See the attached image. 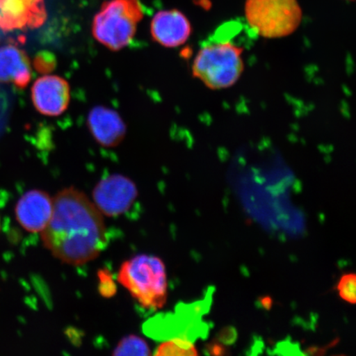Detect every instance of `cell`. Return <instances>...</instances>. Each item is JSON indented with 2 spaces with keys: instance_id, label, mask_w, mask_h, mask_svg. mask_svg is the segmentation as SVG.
<instances>
[{
  "instance_id": "cell-3",
  "label": "cell",
  "mask_w": 356,
  "mask_h": 356,
  "mask_svg": "<svg viewBox=\"0 0 356 356\" xmlns=\"http://www.w3.org/2000/svg\"><path fill=\"white\" fill-rule=\"evenodd\" d=\"M244 49L231 42L210 43L195 56L191 73L211 90L233 87L244 71Z\"/></svg>"
},
{
  "instance_id": "cell-2",
  "label": "cell",
  "mask_w": 356,
  "mask_h": 356,
  "mask_svg": "<svg viewBox=\"0 0 356 356\" xmlns=\"http://www.w3.org/2000/svg\"><path fill=\"white\" fill-rule=\"evenodd\" d=\"M118 280L142 308L158 310L168 300L166 266L159 257L140 254L120 266Z\"/></svg>"
},
{
  "instance_id": "cell-5",
  "label": "cell",
  "mask_w": 356,
  "mask_h": 356,
  "mask_svg": "<svg viewBox=\"0 0 356 356\" xmlns=\"http://www.w3.org/2000/svg\"><path fill=\"white\" fill-rule=\"evenodd\" d=\"M244 12L251 29L266 39L291 35L302 19L298 0H246Z\"/></svg>"
},
{
  "instance_id": "cell-17",
  "label": "cell",
  "mask_w": 356,
  "mask_h": 356,
  "mask_svg": "<svg viewBox=\"0 0 356 356\" xmlns=\"http://www.w3.org/2000/svg\"><path fill=\"white\" fill-rule=\"evenodd\" d=\"M99 279V292L105 298L113 297L117 292V286L108 270H100L97 273Z\"/></svg>"
},
{
  "instance_id": "cell-10",
  "label": "cell",
  "mask_w": 356,
  "mask_h": 356,
  "mask_svg": "<svg viewBox=\"0 0 356 356\" xmlns=\"http://www.w3.org/2000/svg\"><path fill=\"white\" fill-rule=\"evenodd\" d=\"M150 33L155 42L167 48H177L188 41L193 26L184 13L177 10H163L154 15Z\"/></svg>"
},
{
  "instance_id": "cell-11",
  "label": "cell",
  "mask_w": 356,
  "mask_h": 356,
  "mask_svg": "<svg viewBox=\"0 0 356 356\" xmlns=\"http://www.w3.org/2000/svg\"><path fill=\"white\" fill-rule=\"evenodd\" d=\"M87 126L97 144L113 148L124 140L127 124L117 111L104 106H95L89 111Z\"/></svg>"
},
{
  "instance_id": "cell-13",
  "label": "cell",
  "mask_w": 356,
  "mask_h": 356,
  "mask_svg": "<svg viewBox=\"0 0 356 356\" xmlns=\"http://www.w3.org/2000/svg\"><path fill=\"white\" fill-rule=\"evenodd\" d=\"M197 347L188 338L184 337L172 338L163 342L156 349V356H185L198 355Z\"/></svg>"
},
{
  "instance_id": "cell-19",
  "label": "cell",
  "mask_w": 356,
  "mask_h": 356,
  "mask_svg": "<svg viewBox=\"0 0 356 356\" xmlns=\"http://www.w3.org/2000/svg\"><path fill=\"white\" fill-rule=\"evenodd\" d=\"M207 354L211 355L221 356L229 355V349L227 346L217 339L213 340L206 346Z\"/></svg>"
},
{
  "instance_id": "cell-15",
  "label": "cell",
  "mask_w": 356,
  "mask_h": 356,
  "mask_svg": "<svg viewBox=\"0 0 356 356\" xmlns=\"http://www.w3.org/2000/svg\"><path fill=\"white\" fill-rule=\"evenodd\" d=\"M337 291L341 300L350 305L356 302V275L355 273H346L341 275L337 283Z\"/></svg>"
},
{
  "instance_id": "cell-21",
  "label": "cell",
  "mask_w": 356,
  "mask_h": 356,
  "mask_svg": "<svg viewBox=\"0 0 356 356\" xmlns=\"http://www.w3.org/2000/svg\"><path fill=\"white\" fill-rule=\"evenodd\" d=\"M348 1H355V0H348Z\"/></svg>"
},
{
  "instance_id": "cell-18",
  "label": "cell",
  "mask_w": 356,
  "mask_h": 356,
  "mask_svg": "<svg viewBox=\"0 0 356 356\" xmlns=\"http://www.w3.org/2000/svg\"><path fill=\"white\" fill-rule=\"evenodd\" d=\"M238 333L237 330L233 327H227L218 334L216 339L220 341L221 343L228 346L233 344L234 342L237 339Z\"/></svg>"
},
{
  "instance_id": "cell-8",
  "label": "cell",
  "mask_w": 356,
  "mask_h": 356,
  "mask_svg": "<svg viewBox=\"0 0 356 356\" xmlns=\"http://www.w3.org/2000/svg\"><path fill=\"white\" fill-rule=\"evenodd\" d=\"M31 96L38 113L48 117H58L68 109L70 84L58 75H44L34 82Z\"/></svg>"
},
{
  "instance_id": "cell-7",
  "label": "cell",
  "mask_w": 356,
  "mask_h": 356,
  "mask_svg": "<svg viewBox=\"0 0 356 356\" xmlns=\"http://www.w3.org/2000/svg\"><path fill=\"white\" fill-rule=\"evenodd\" d=\"M47 16L44 0H0V33L38 29Z\"/></svg>"
},
{
  "instance_id": "cell-14",
  "label": "cell",
  "mask_w": 356,
  "mask_h": 356,
  "mask_svg": "<svg viewBox=\"0 0 356 356\" xmlns=\"http://www.w3.org/2000/svg\"><path fill=\"white\" fill-rule=\"evenodd\" d=\"M113 355H151L147 341L139 336L129 335L122 338L115 347Z\"/></svg>"
},
{
  "instance_id": "cell-6",
  "label": "cell",
  "mask_w": 356,
  "mask_h": 356,
  "mask_svg": "<svg viewBox=\"0 0 356 356\" xmlns=\"http://www.w3.org/2000/svg\"><path fill=\"white\" fill-rule=\"evenodd\" d=\"M138 197L137 186L131 178L114 173L102 179L92 191V200L102 215L115 217L130 210Z\"/></svg>"
},
{
  "instance_id": "cell-16",
  "label": "cell",
  "mask_w": 356,
  "mask_h": 356,
  "mask_svg": "<svg viewBox=\"0 0 356 356\" xmlns=\"http://www.w3.org/2000/svg\"><path fill=\"white\" fill-rule=\"evenodd\" d=\"M56 60L54 55L50 52H39L33 60V66L38 72L47 74L55 70Z\"/></svg>"
},
{
  "instance_id": "cell-9",
  "label": "cell",
  "mask_w": 356,
  "mask_h": 356,
  "mask_svg": "<svg viewBox=\"0 0 356 356\" xmlns=\"http://www.w3.org/2000/svg\"><path fill=\"white\" fill-rule=\"evenodd\" d=\"M53 211V198L46 191L31 190L22 195L15 207L19 225L28 232L41 233L46 228Z\"/></svg>"
},
{
  "instance_id": "cell-12",
  "label": "cell",
  "mask_w": 356,
  "mask_h": 356,
  "mask_svg": "<svg viewBox=\"0 0 356 356\" xmlns=\"http://www.w3.org/2000/svg\"><path fill=\"white\" fill-rule=\"evenodd\" d=\"M31 79L32 68L26 52L13 44L0 47V81L24 88Z\"/></svg>"
},
{
  "instance_id": "cell-4",
  "label": "cell",
  "mask_w": 356,
  "mask_h": 356,
  "mask_svg": "<svg viewBox=\"0 0 356 356\" xmlns=\"http://www.w3.org/2000/svg\"><path fill=\"white\" fill-rule=\"evenodd\" d=\"M142 19L143 11L138 0L106 2L93 19V38L111 51H121L135 37Z\"/></svg>"
},
{
  "instance_id": "cell-1",
  "label": "cell",
  "mask_w": 356,
  "mask_h": 356,
  "mask_svg": "<svg viewBox=\"0 0 356 356\" xmlns=\"http://www.w3.org/2000/svg\"><path fill=\"white\" fill-rule=\"evenodd\" d=\"M44 247L74 266L95 260L108 245L104 215L83 191L70 186L53 197L50 221L41 232Z\"/></svg>"
},
{
  "instance_id": "cell-20",
  "label": "cell",
  "mask_w": 356,
  "mask_h": 356,
  "mask_svg": "<svg viewBox=\"0 0 356 356\" xmlns=\"http://www.w3.org/2000/svg\"><path fill=\"white\" fill-rule=\"evenodd\" d=\"M258 304L261 306V308H264L266 310H270L273 306V298L270 296L261 297L258 300Z\"/></svg>"
}]
</instances>
